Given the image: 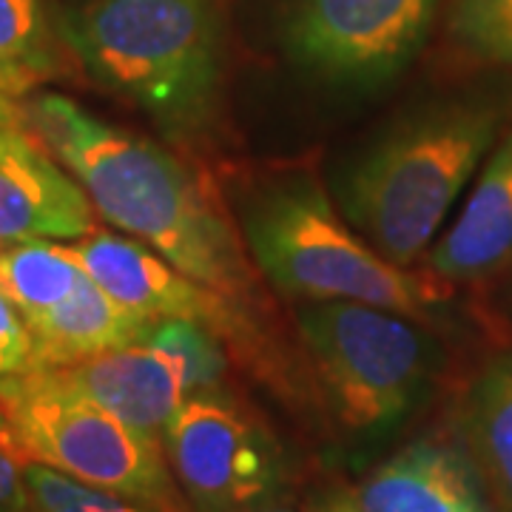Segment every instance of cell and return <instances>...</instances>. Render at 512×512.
I'll return each mask as SVG.
<instances>
[{
	"instance_id": "6da1fadb",
	"label": "cell",
	"mask_w": 512,
	"mask_h": 512,
	"mask_svg": "<svg viewBox=\"0 0 512 512\" xmlns=\"http://www.w3.org/2000/svg\"><path fill=\"white\" fill-rule=\"evenodd\" d=\"M23 123L80 183L94 214L205 288L242 308L254 305L256 265L220 202L180 157L57 92L26 94Z\"/></svg>"
},
{
	"instance_id": "7a4b0ae2",
	"label": "cell",
	"mask_w": 512,
	"mask_h": 512,
	"mask_svg": "<svg viewBox=\"0 0 512 512\" xmlns=\"http://www.w3.org/2000/svg\"><path fill=\"white\" fill-rule=\"evenodd\" d=\"M94 80L128 97L174 140L205 134L220 109V0H86L60 23Z\"/></svg>"
},
{
	"instance_id": "3957f363",
	"label": "cell",
	"mask_w": 512,
	"mask_h": 512,
	"mask_svg": "<svg viewBox=\"0 0 512 512\" xmlns=\"http://www.w3.org/2000/svg\"><path fill=\"white\" fill-rule=\"evenodd\" d=\"M507 106L467 94L427 106L393 126L342 180V214L393 262L410 268L433 248L441 225L493 151Z\"/></svg>"
},
{
	"instance_id": "277c9868",
	"label": "cell",
	"mask_w": 512,
	"mask_h": 512,
	"mask_svg": "<svg viewBox=\"0 0 512 512\" xmlns=\"http://www.w3.org/2000/svg\"><path fill=\"white\" fill-rule=\"evenodd\" d=\"M256 271L299 302H365L427 322L450 282L387 262L311 180L262 188L242 211Z\"/></svg>"
},
{
	"instance_id": "5b68a950",
	"label": "cell",
	"mask_w": 512,
	"mask_h": 512,
	"mask_svg": "<svg viewBox=\"0 0 512 512\" xmlns=\"http://www.w3.org/2000/svg\"><path fill=\"white\" fill-rule=\"evenodd\" d=\"M424 322L365 302H305L299 336L339 424L376 436L427 396L439 350Z\"/></svg>"
},
{
	"instance_id": "8992f818",
	"label": "cell",
	"mask_w": 512,
	"mask_h": 512,
	"mask_svg": "<svg viewBox=\"0 0 512 512\" xmlns=\"http://www.w3.org/2000/svg\"><path fill=\"white\" fill-rule=\"evenodd\" d=\"M0 402L26 461L163 512H191L171 476L163 441L80 396L52 367L6 376Z\"/></svg>"
},
{
	"instance_id": "52a82bcc",
	"label": "cell",
	"mask_w": 512,
	"mask_h": 512,
	"mask_svg": "<svg viewBox=\"0 0 512 512\" xmlns=\"http://www.w3.org/2000/svg\"><path fill=\"white\" fill-rule=\"evenodd\" d=\"M160 441L191 512H248L268 504L282 484L271 433L222 390L191 393Z\"/></svg>"
},
{
	"instance_id": "ba28073f",
	"label": "cell",
	"mask_w": 512,
	"mask_h": 512,
	"mask_svg": "<svg viewBox=\"0 0 512 512\" xmlns=\"http://www.w3.org/2000/svg\"><path fill=\"white\" fill-rule=\"evenodd\" d=\"M441 0H293L285 43L299 66L336 86H379L413 63Z\"/></svg>"
},
{
	"instance_id": "9c48e42d",
	"label": "cell",
	"mask_w": 512,
	"mask_h": 512,
	"mask_svg": "<svg viewBox=\"0 0 512 512\" xmlns=\"http://www.w3.org/2000/svg\"><path fill=\"white\" fill-rule=\"evenodd\" d=\"M83 271L131 313L154 319H185L211 328L222 342H248V308L185 276L140 239L94 228L69 242Z\"/></svg>"
},
{
	"instance_id": "30bf717a",
	"label": "cell",
	"mask_w": 512,
	"mask_h": 512,
	"mask_svg": "<svg viewBox=\"0 0 512 512\" xmlns=\"http://www.w3.org/2000/svg\"><path fill=\"white\" fill-rule=\"evenodd\" d=\"M313 512H495L464 444L419 439Z\"/></svg>"
},
{
	"instance_id": "8fae6325",
	"label": "cell",
	"mask_w": 512,
	"mask_h": 512,
	"mask_svg": "<svg viewBox=\"0 0 512 512\" xmlns=\"http://www.w3.org/2000/svg\"><path fill=\"white\" fill-rule=\"evenodd\" d=\"M86 191L26 126H0V248L94 231Z\"/></svg>"
},
{
	"instance_id": "7c38bea8",
	"label": "cell",
	"mask_w": 512,
	"mask_h": 512,
	"mask_svg": "<svg viewBox=\"0 0 512 512\" xmlns=\"http://www.w3.org/2000/svg\"><path fill=\"white\" fill-rule=\"evenodd\" d=\"M512 268V126L478 168L453 225L441 234L427 271L450 285H476Z\"/></svg>"
},
{
	"instance_id": "4fadbf2b",
	"label": "cell",
	"mask_w": 512,
	"mask_h": 512,
	"mask_svg": "<svg viewBox=\"0 0 512 512\" xmlns=\"http://www.w3.org/2000/svg\"><path fill=\"white\" fill-rule=\"evenodd\" d=\"M52 370L89 402L157 439L174 410L191 396L183 365L146 339Z\"/></svg>"
},
{
	"instance_id": "5bb4252c",
	"label": "cell",
	"mask_w": 512,
	"mask_h": 512,
	"mask_svg": "<svg viewBox=\"0 0 512 512\" xmlns=\"http://www.w3.org/2000/svg\"><path fill=\"white\" fill-rule=\"evenodd\" d=\"M148 325V319L114 302L89 274L63 302L26 322L35 342V367H69L143 342Z\"/></svg>"
},
{
	"instance_id": "9a60e30c",
	"label": "cell",
	"mask_w": 512,
	"mask_h": 512,
	"mask_svg": "<svg viewBox=\"0 0 512 512\" xmlns=\"http://www.w3.org/2000/svg\"><path fill=\"white\" fill-rule=\"evenodd\" d=\"M458 427L495 512H512V350L484 362L470 379Z\"/></svg>"
},
{
	"instance_id": "2e32d148",
	"label": "cell",
	"mask_w": 512,
	"mask_h": 512,
	"mask_svg": "<svg viewBox=\"0 0 512 512\" xmlns=\"http://www.w3.org/2000/svg\"><path fill=\"white\" fill-rule=\"evenodd\" d=\"M63 49L46 0H0V83L18 100L63 72Z\"/></svg>"
},
{
	"instance_id": "e0dca14e",
	"label": "cell",
	"mask_w": 512,
	"mask_h": 512,
	"mask_svg": "<svg viewBox=\"0 0 512 512\" xmlns=\"http://www.w3.org/2000/svg\"><path fill=\"white\" fill-rule=\"evenodd\" d=\"M83 265L69 245L55 239H32L0 248V285L15 302L23 322L55 308L83 282Z\"/></svg>"
},
{
	"instance_id": "ac0fdd59",
	"label": "cell",
	"mask_w": 512,
	"mask_h": 512,
	"mask_svg": "<svg viewBox=\"0 0 512 512\" xmlns=\"http://www.w3.org/2000/svg\"><path fill=\"white\" fill-rule=\"evenodd\" d=\"M143 339L168 350L183 365L191 393L220 390L228 373V356L222 339L211 328L185 319H154Z\"/></svg>"
},
{
	"instance_id": "d6986e66",
	"label": "cell",
	"mask_w": 512,
	"mask_h": 512,
	"mask_svg": "<svg viewBox=\"0 0 512 512\" xmlns=\"http://www.w3.org/2000/svg\"><path fill=\"white\" fill-rule=\"evenodd\" d=\"M23 478L29 493V512H163L131 501L126 495L77 481L40 461H26Z\"/></svg>"
},
{
	"instance_id": "ffe728a7",
	"label": "cell",
	"mask_w": 512,
	"mask_h": 512,
	"mask_svg": "<svg viewBox=\"0 0 512 512\" xmlns=\"http://www.w3.org/2000/svg\"><path fill=\"white\" fill-rule=\"evenodd\" d=\"M450 32L467 55L512 69V0H456Z\"/></svg>"
},
{
	"instance_id": "44dd1931",
	"label": "cell",
	"mask_w": 512,
	"mask_h": 512,
	"mask_svg": "<svg viewBox=\"0 0 512 512\" xmlns=\"http://www.w3.org/2000/svg\"><path fill=\"white\" fill-rule=\"evenodd\" d=\"M35 370V342L23 316L0 285V373L20 376Z\"/></svg>"
},
{
	"instance_id": "7402d4cb",
	"label": "cell",
	"mask_w": 512,
	"mask_h": 512,
	"mask_svg": "<svg viewBox=\"0 0 512 512\" xmlns=\"http://www.w3.org/2000/svg\"><path fill=\"white\" fill-rule=\"evenodd\" d=\"M23 464L26 458L0 444V512H29Z\"/></svg>"
},
{
	"instance_id": "603a6c76",
	"label": "cell",
	"mask_w": 512,
	"mask_h": 512,
	"mask_svg": "<svg viewBox=\"0 0 512 512\" xmlns=\"http://www.w3.org/2000/svg\"><path fill=\"white\" fill-rule=\"evenodd\" d=\"M0 126H26L23 123V100L0 83Z\"/></svg>"
},
{
	"instance_id": "cb8c5ba5",
	"label": "cell",
	"mask_w": 512,
	"mask_h": 512,
	"mask_svg": "<svg viewBox=\"0 0 512 512\" xmlns=\"http://www.w3.org/2000/svg\"><path fill=\"white\" fill-rule=\"evenodd\" d=\"M0 444L9 447V450H15V453H20L18 436H15V424H12V416H9V410H6V404L3 402H0ZM20 456H23V453H20Z\"/></svg>"
},
{
	"instance_id": "d4e9b609",
	"label": "cell",
	"mask_w": 512,
	"mask_h": 512,
	"mask_svg": "<svg viewBox=\"0 0 512 512\" xmlns=\"http://www.w3.org/2000/svg\"><path fill=\"white\" fill-rule=\"evenodd\" d=\"M248 512H296V510H288V507H271V504H262V507H254V510Z\"/></svg>"
},
{
	"instance_id": "484cf974",
	"label": "cell",
	"mask_w": 512,
	"mask_h": 512,
	"mask_svg": "<svg viewBox=\"0 0 512 512\" xmlns=\"http://www.w3.org/2000/svg\"><path fill=\"white\" fill-rule=\"evenodd\" d=\"M3 379H6V376H3V373H0V384H3Z\"/></svg>"
}]
</instances>
